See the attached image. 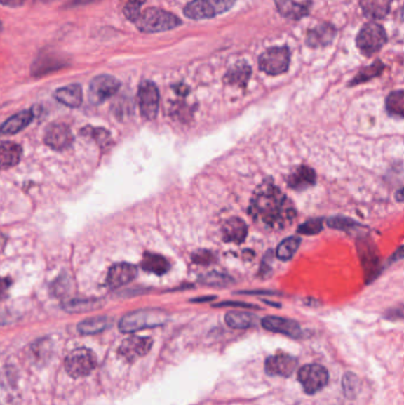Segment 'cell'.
Instances as JSON below:
<instances>
[{
	"instance_id": "obj_2",
	"label": "cell",
	"mask_w": 404,
	"mask_h": 405,
	"mask_svg": "<svg viewBox=\"0 0 404 405\" xmlns=\"http://www.w3.org/2000/svg\"><path fill=\"white\" fill-rule=\"evenodd\" d=\"M134 24L142 32L158 34L180 27L182 25V20L171 12L164 11L161 8H149L139 15L134 20Z\"/></svg>"
},
{
	"instance_id": "obj_1",
	"label": "cell",
	"mask_w": 404,
	"mask_h": 405,
	"mask_svg": "<svg viewBox=\"0 0 404 405\" xmlns=\"http://www.w3.org/2000/svg\"><path fill=\"white\" fill-rule=\"evenodd\" d=\"M255 223L268 230H283L297 218V208L271 179L257 186L248 208Z\"/></svg>"
},
{
	"instance_id": "obj_5",
	"label": "cell",
	"mask_w": 404,
	"mask_h": 405,
	"mask_svg": "<svg viewBox=\"0 0 404 405\" xmlns=\"http://www.w3.org/2000/svg\"><path fill=\"white\" fill-rule=\"evenodd\" d=\"M235 3L236 0H194L185 6L184 15L194 20L214 18L229 11Z\"/></svg>"
},
{
	"instance_id": "obj_18",
	"label": "cell",
	"mask_w": 404,
	"mask_h": 405,
	"mask_svg": "<svg viewBox=\"0 0 404 405\" xmlns=\"http://www.w3.org/2000/svg\"><path fill=\"white\" fill-rule=\"evenodd\" d=\"M317 182V173L312 167L302 165L297 167V170L290 173L287 179L288 187L294 191H304V190L312 187Z\"/></svg>"
},
{
	"instance_id": "obj_23",
	"label": "cell",
	"mask_w": 404,
	"mask_h": 405,
	"mask_svg": "<svg viewBox=\"0 0 404 405\" xmlns=\"http://www.w3.org/2000/svg\"><path fill=\"white\" fill-rule=\"evenodd\" d=\"M363 13L370 19H383L389 13L393 0H361Z\"/></svg>"
},
{
	"instance_id": "obj_21",
	"label": "cell",
	"mask_w": 404,
	"mask_h": 405,
	"mask_svg": "<svg viewBox=\"0 0 404 405\" xmlns=\"http://www.w3.org/2000/svg\"><path fill=\"white\" fill-rule=\"evenodd\" d=\"M252 76V68L247 62L240 61L235 63L231 68L225 72L223 81L224 84L235 87L244 88L248 84L249 79Z\"/></svg>"
},
{
	"instance_id": "obj_29",
	"label": "cell",
	"mask_w": 404,
	"mask_h": 405,
	"mask_svg": "<svg viewBox=\"0 0 404 405\" xmlns=\"http://www.w3.org/2000/svg\"><path fill=\"white\" fill-rule=\"evenodd\" d=\"M302 244V239L297 236H290L283 239L276 248V258L281 261H290L297 254L299 246Z\"/></svg>"
},
{
	"instance_id": "obj_47",
	"label": "cell",
	"mask_w": 404,
	"mask_h": 405,
	"mask_svg": "<svg viewBox=\"0 0 404 405\" xmlns=\"http://www.w3.org/2000/svg\"><path fill=\"white\" fill-rule=\"evenodd\" d=\"M396 199L397 201H400V203H404V186L402 189L397 191Z\"/></svg>"
},
{
	"instance_id": "obj_46",
	"label": "cell",
	"mask_w": 404,
	"mask_h": 405,
	"mask_svg": "<svg viewBox=\"0 0 404 405\" xmlns=\"http://www.w3.org/2000/svg\"><path fill=\"white\" fill-rule=\"evenodd\" d=\"M175 91L178 93V94L187 95L189 93V88L184 84H178V87L175 88Z\"/></svg>"
},
{
	"instance_id": "obj_45",
	"label": "cell",
	"mask_w": 404,
	"mask_h": 405,
	"mask_svg": "<svg viewBox=\"0 0 404 405\" xmlns=\"http://www.w3.org/2000/svg\"><path fill=\"white\" fill-rule=\"evenodd\" d=\"M25 0H1V3L8 6H20L23 4Z\"/></svg>"
},
{
	"instance_id": "obj_27",
	"label": "cell",
	"mask_w": 404,
	"mask_h": 405,
	"mask_svg": "<svg viewBox=\"0 0 404 405\" xmlns=\"http://www.w3.org/2000/svg\"><path fill=\"white\" fill-rule=\"evenodd\" d=\"M142 267L145 272L156 274V275H164L170 269V263L166 258L161 255L149 254L146 253L142 258Z\"/></svg>"
},
{
	"instance_id": "obj_32",
	"label": "cell",
	"mask_w": 404,
	"mask_h": 405,
	"mask_svg": "<svg viewBox=\"0 0 404 405\" xmlns=\"http://www.w3.org/2000/svg\"><path fill=\"white\" fill-rule=\"evenodd\" d=\"M101 301L97 299H73L63 303V310L69 313H83L100 308Z\"/></svg>"
},
{
	"instance_id": "obj_35",
	"label": "cell",
	"mask_w": 404,
	"mask_h": 405,
	"mask_svg": "<svg viewBox=\"0 0 404 405\" xmlns=\"http://www.w3.org/2000/svg\"><path fill=\"white\" fill-rule=\"evenodd\" d=\"M328 227L339 231L355 230L357 227H362L357 220H352L350 217L333 216L326 220Z\"/></svg>"
},
{
	"instance_id": "obj_19",
	"label": "cell",
	"mask_w": 404,
	"mask_h": 405,
	"mask_svg": "<svg viewBox=\"0 0 404 405\" xmlns=\"http://www.w3.org/2000/svg\"><path fill=\"white\" fill-rule=\"evenodd\" d=\"M337 29L331 23L319 24L317 27L309 31L306 43L311 48H321L328 46L333 42L336 37Z\"/></svg>"
},
{
	"instance_id": "obj_15",
	"label": "cell",
	"mask_w": 404,
	"mask_h": 405,
	"mask_svg": "<svg viewBox=\"0 0 404 405\" xmlns=\"http://www.w3.org/2000/svg\"><path fill=\"white\" fill-rule=\"evenodd\" d=\"M44 142L53 150L62 151V150L70 147L73 145V133L65 124L55 122L46 128V134H44Z\"/></svg>"
},
{
	"instance_id": "obj_48",
	"label": "cell",
	"mask_w": 404,
	"mask_h": 405,
	"mask_svg": "<svg viewBox=\"0 0 404 405\" xmlns=\"http://www.w3.org/2000/svg\"><path fill=\"white\" fill-rule=\"evenodd\" d=\"M214 299V296H209V298H206V299H196L194 300V303H202V301H209V300Z\"/></svg>"
},
{
	"instance_id": "obj_13",
	"label": "cell",
	"mask_w": 404,
	"mask_h": 405,
	"mask_svg": "<svg viewBox=\"0 0 404 405\" xmlns=\"http://www.w3.org/2000/svg\"><path fill=\"white\" fill-rule=\"evenodd\" d=\"M153 340L149 337H130L122 341L119 347V356L128 361L133 363L135 360L145 357L152 349Z\"/></svg>"
},
{
	"instance_id": "obj_38",
	"label": "cell",
	"mask_w": 404,
	"mask_h": 405,
	"mask_svg": "<svg viewBox=\"0 0 404 405\" xmlns=\"http://www.w3.org/2000/svg\"><path fill=\"white\" fill-rule=\"evenodd\" d=\"M199 281L204 284L209 286H218V287H224L233 282V279L221 273H210L199 277Z\"/></svg>"
},
{
	"instance_id": "obj_40",
	"label": "cell",
	"mask_w": 404,
	"mask_h": 405,
	"mask_svg": "<svg viewBox=\"0 0 404 405\" xmlns=\"http://www.w3.org/2000/svg\"><path fill=\"white\" fill-rule=\"evenodd\" d=\"M383 318L389 321H402V320L404 321V303L386 310L383 314Z\"/></svg>"
},
{
	"instance_id": "obj_11",
	"label": "cell",
	"mask_w": 404,
	"mask_h": 405,
	"mask_svg": "<svg viewBox=\"0 0 404 405\" xmlns=\"http://www.w3.org/2000/svg\"><path fill=\"white\" fill-rule=\"evenodd\" d=\"M139 107L146 120H154L159 110V91L151 81H142L139 86Z\"/></svg>"
},
{
	"instance_id": "obj_14",
	"label": "cell",
	"mask_w": 404,
	"mask_h": 405,
	"mask_svg": "<svg viewBox=\"0 0 404 405\" xmlns=\"http://www.w3.org/2000/svg\"><path fill=\"white\" fill-rule=\"evenodd\" d=\"M261 325L264 330L274 332V333L283 334V336L293 338V339H300V338L304 337L302 326L292 319L271 315V317L263 318L261 320Z\"/></svg>"
},
{
	"instance_id": "obj_28",
	"label": "cell",
	"mask_w": 404,
	"mask_h": 405,
	"mask_svg": "<svg viewBox=\"0 0 404 405\" xmlns=\"http://www.w3.org/2000/svg\"><path fill=\"white\" fill-rule=\"evenodd\" d=\"M111 326V320L107 317H96V318L86 319L80 322L77 328L81 334L92 336L100 333Z\"/></svg>"
},
{
	"instance_id": "obj_39",
	"label": "cell",
	"mask_w": 404,
	"mask_h": 405,
	"mask_svg": "<svg viewBox=\"0 0 404 405\" xmlns=\"http://www.w3.org/2000/svg\"><path fill=\"white\" fill-rule=\"evenodd\" d=\"M145 1L146 0H128L127 1L125 8H123V13H125L127 18L130 19V22L134 23V20L142 13L140 8H142V5Z\"/></svg>"
},
{
	"instance_id": "obj_26",
	"label": "cell",
	"mask_w": 404,
	"mask_h": 405,
	"mask_svg": "<svg viewBox=\"0 0 404 405\" xmlns=\"http://www.w3.org/2000/svg\"><path fill=\"white\" fill-rule=\"evenodd\" d=\"M225 322L227 325L235 330H247L256 325L257 318L256 315L248 312L234 311L225 315Z\"/></svg>"
},
{
	"instance_id": "obj_42",
	"label": "cell",
	"mask_w": 404,
	"mask_h": 405,
	"mask_svg": "<svg viewBox=\"0 0 404 405\" xmlns=\"http://www.w3.org/2000/svg\"><path fill=\"white\" fill-rule=\"evenodd\" d=\"M404 258V246H400L396 251L393 253L391 256H390L389 260H388V265H393V263H396V262L400 261Z\"/></svg>"
},
{
	"instance_id": "obj_17",
	"label": "cell",
	"mask_w": 404,
	"mask_h": 405,
	"mask_svg": "<svg viewBox=\"0 0 404 405\" xmlns=\"http://www.w3.org/2000/svg\"><path fill=\"white\" fill-rule=\"evenodd\" d=\"M278 11L292 20H299L309 15L312 0H274Z\"/></svg>"
},
{
	"instance_id": "obj_16",
	"label": "cell",
	"mask_w": 404,
	"mask_h": 405,
	"mask_svg": "<svg viewBox=\"0 0 404 405\" xmlns=\"http://www.w3.org/2000/svg\"><path fill=\"white\" fill-rule=\"evenodd\" d=\"M137 269L130 263H116L112 265L107 275V284L112 289L126 286L137 277Z\"/></svg>"
},
{
	"instance_id": "obj_9",
	"label": "cell",
	"mask_w": 404,
	"mask_h": 405,
	"mask_svg": "<svg viewBox=\"0 0 404 405\" xmlns=\"http://www.w3.org/2000/svg\"><path fill=\"white\" fill-rule=\"evenodd\" d=\"M357 46L364 56H372L386 43V34L379 24L368 23L359 31Z\"/></svg>"
},
{
	"instance_id": "obj_50",
	"label": "cell",
	"mask_w": 404,
	"mask_h": 405,
	"mask_svg": "<svg viewBox=\"0 0 404 405\" xmlns=\"http://www.w3.org/2000/svg\"><path fill=\"white\" fill-rule=\"evenodd\" d=\"M403 18H404V8H403Z\"/></svg>"
},
{
	"instance_id": "obj_3",
	"label": "cell",
	"mask_w": 404,
	"mask_h": 405,
	"mask_svg": "<svg viewBox=\"0 0 404 405\" xmlns=\"http://www.w3.org/2000/svg\"><path fill=\"white\" fill-rule=\"evenodd\" d=\"M168 315L161 310L147 308L132 312L125 315L119 322V330L122 333H133L146 328H154L164 325L168 321Z\"/></svg>"
},
{
	"instance_id": "obj_20",
	"label": "cell",
	"mask_w": 404,
	"mask_h": 405,
	"mask_svg": "<svg viewBox=\"0 0 404 405\" xmlns=\"http://www.w3.org/2000/svg\"><path fill=\"white\" fill-rule=\"evenodd\" d=\"M248 235V227L243 220L233 217L228 220H225L222 225V237L227 243H243L244 239Z\"/></svg>"
},
{
	"instance_id": "obj_10",
	"label": "cell",
	"mask_w": 404,
	"mask_h": 405,
	"mask_svg": "<svg viewBox=\"0 0 404 405\" xmlns=\"http://www.w3.org/2000/svg\"><path fill=\"white\" fill-rule=\"evenodd\" d=\"M120 82L114 76L100 75L93 79L89 84L88 91V99L92 105H101V103L111 99L113 95L116 94V91L120 89Z\"/></svg>"
},
{
	"instance_id": "obj_4",
	"label": "cell",
	"mask_w": 404,
	"mask_h": 405,
	"mask_svg": "<svg viewBox=\"0 0 404 405\" xmlns=\"http://www.w3.org/2000/svg\"><path fill=\"white\" fill-rule=\"evenodd\" d=\"M357 249L364 270L365 282L370 284L379 277L383 270L377 246L372 242V239L363 237L357 241Z\"/></svg>"
},
{
	"instance_id": "obj_33",
	"label": "cell",
	"mask_w": 404,
	"mask_h": 405,
	"mask_svg": "<svg viewBox=\"0 0 404 405\" xmlns=\"http://www.w3.org/2000/svg\"><path fill=\"white\" fill-rule=\"evenodd\" d=\"M342 387H343L344 396L347 399H356L362 390V382L358 376L354 372H346L344 373L343 379H342Z\"/></svg>"
},
{
	"instance_id": "obj_36",
	"label": "cell",
	"mask_w": 404,
	"mask_h": 405,
	"mask_svg": "<svg viewBox=\"0 0 404 405\" xmlns=\"http://www.w3.org/2000/svg\"><path fill=\"white\" fill-rule=\"evenodd\" d=\"M324 227V220L323 218H311L300 224L297 227V234L306 236H314L321 234Z\"/></svg>"
},
{
	"instance_id": "obj_6",
	"label": "cell",
	"mask_w": 404,
	"mask_h": 405,
	"mask_svg": "<svg viewBox=\"0 0 404 405\" xmlns=\"http://www.w3.org/2000/svg\"><path fill=\"white\" fill-rule=\"evenodd\" d=\"M65 370L73 378H82L90 375L96 368V356L92 350L80 347L65 357Z\"/></svg>"
},
{
	"instance_id": "obj_12",
	"label": "cell",
	"mask_w": 404,
	"mask_h": 405,
	"mask_svg": "<svg viewBox=\"0 0 404 405\" xmlns=\"http://www.w3.org/2000/svg\"><path fill=\"white\" fill-rule=\"evenodd\" d=\"M297 357L285 352H278L276 354L268 357L264 361V371L268 376H280L288 378L293 375L297 368Z\"/></svg>"
},
{
	"instance_id": "obj_8",
	"label": "cell",
	"mask_w": 404,
	"mask_h": 405,
	"mask_svg": "<svg viewBox=\"0 0 404 405\" xmlns=\"http://www.w3.org/2000/svg\"><path fill=\"white\" fill-rule=\"evenodd\" d=\"M328 369L321 364H307L297 371V382L309 396L323 390L328 385Z\"/></svg>"
},
{
	"instance_id": "obj_49",
	"label": "cell",
	"mask_w": 404,
	"mask_h": 405,
	"mask_svg": "<svg viewBox=\"0 0 404 405\" xmlns=\"http://www.w3.org/2000/svg\"><path fill=\"white\" fill-rule=\"evenodd\" d=\"M250 294H260V292L250 293ZM261 294H276V293H273V292H261Z\"/></svg>"
},
{
	"instance_id": "obj_30",
	"label": "cell",
	"mask_w": 404,
	"mask_h": 405,
	"mask_svg": "<svg viewBox=\"0 0 404 405\" xmlns=\"http://www.w3.org/2000/svg\"><path fill=\"white\" fill-rule=\"evenodd\" d=\"M65 62L58 60V57H54L53 55H46V56L39 57L37 61L34 62L32 67V74L34 76H42L46 72H54L56 69L65 67Z\"/></svg>"
},
{
	"instance_id": "obj_43",
	"label": "cell",
	"mask_w": 404,
	"mask_h": 405,
	"mask_svg": "<svg viewBox=\"0 0 404 405\" xmlns=\"http://www.w3.org/2000/svg\"><path fill=\"white\" fill-rule=\"evenodd\" d=\"M220 306H237L243 307V308H259V307L254 306V305H249V303H221Z\"/></svg>"
},
{
	"instance_id": "obj_22",
	"label": "cell",
	"mask_w": 404,
	"mask_h": 405,
	"mask_svg": "<svg viewBox=\"0 0 404 405\" xmlns=\"http://www.w3.org/2000/svg\"><path fill=\"white\" fill-rule=\"evenodd\" d=\"M55 98L58 102L70 108H77L81 106L83 100V93L80 84H70L67 87L60 88L55 91Z\"/></svg>"
},
{
	"instance_id": "obj_41",
	"label": "cell",
	"mask_w": 404,
	"mask_h": 405,
	"mask_svg": "<svg viewBox=\"0 0 404 405\" xmlns=\"http://www.w3.org/2000/svg\"><path fill=\"white\" fill-rule=\"evenodd\" d=\"M192 260L198 265H210L215 260V256L209 250H198L192 254Z\"/></svg>"
},
{
	"instance_id": "obj_25",
	"label": "cell",
	"mask_w": 404,
	"mask_h": 405,
	"mask_svg": "<svg viewBox=\"0 0 404 405\" xmlns=\"http://www.w3.org/2000/svg\"><path fill=\"white\" fill-rule=\"evenodd\" d=\"M32 119H34L32 110H24V112L15 114L1 125V133L3 134H15V133L20 132L27 126L30 125Z\"/></svg>"
},
{
	"instance_id": "obj_34",
	"label": "cell",
	"mask_w": 404,
	"mask_h": 405,
	"mask_svg": "<svg viewBox=\"0 0 404 405\" xmlns=\"http://www.w3.org/2000/svg\"><path fill=\"white\" fill-rule=\"evenodd\" d=\"M384 70V65L382 62L377 61L372 63V65L363 68L361 72L355 76V79L351 81L350 86H358V84H364L368 81L372 80L374 77L381 75L382 72Z\"/></svg>"
},
{
	"instance_id": "obj_31",
	"label": "cell",
	"mask_w": 404,
	"mask_h": 405,
	"mask_svg": "<svg viewBox=\"0 0 404 405\" xmlns=\"http://www.w3.org/2000/svg\"><path fill=\"white\" fill-rule=\"evenodd\" d=\"M385 109L390 117L404 119V91L390 93L385 100Z\"/></svg>"
},
{
	"instance_id": "obj_44",
	"label": "cell",
	"mask_w": 404,
	"mask_h": 405,
	"mask_svg": "<svg viewBox=\"0 0 404 405\" xmlns=\"http://www.w3.org/2000/svg\"><path fill=\"white\" fill-rule=\"evenodd\" d=\"M96 0H70V6H79V5H87L94 3Z\"/></svg>"
},
{
	"instance_id": "obj_7",
	"label": "cell",
	"mask_w": 404,
	"mask_h": 405,
	"mask_svg": "<svg viewBox=\"0 0 404 405\" xmlns=\"http://www.w3.org/2000/svg\"><path fill=\"white\" fill-rule=\"evenodd\" d=\"M290 53L287 46H274L260 56L259 68L267 75L285 74L290 68Z\"/></svg>"
},
{
	"instance_id": "obj_24",
	"label": "cell",
	"mask_w": 404,
	"mask_h": 405,
	"mask_svg": "<svg viewBox=\"0 0 404 405\" xmlns=\"http://www.w3.org/2000/svg\"><path fill=\"white\" fill-rule=\"evenodd\" d=\"M22 147L12 141H3L0 145V163L3 170L15 166L22 158Z\"/></svg>"
},
{
	"instance_id": "obj_37",
	"label": "cell",
	"mask_w": 404,
	"mask_h": 405,
	"mask_svg": "<svg viewBox=\"0 0 404 405\" xmlns=\"http://www.w3.org/2000/svg\"><path fill=\"white\" fill-rule=\"evenodd\" d=\"M81 133L86 137L93 138L100 146H107L108 142L111 140V135L106 129L93 128V127H86L82 129Z\"/></svg>"
}]
</instances>
